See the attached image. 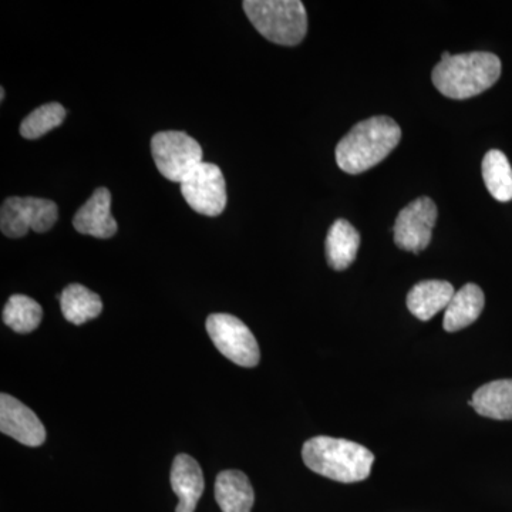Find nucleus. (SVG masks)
Wrapping results in <instances>:
<instances>
[{"label":"nucleus","mask_w":512,"mask_h":512,"mask_svg":"<svg viewBox=\"0 0 512 512\" xmlns=\"http://www.w3.org/2000/svg\"><path fill=\"white\" fill-rule=\"evenodd\" d=\"M501 76V60L493 53L473 52L440 60L431 80L443 96L466 100L493 87Z\"/></svg>","instance_id":"7ed1b4c3"},{"label":"nucleus","mask_w":512,"mask_h":512,"mask_svg":"<svg viewBox=\"0 0 512 512\" xmlns=\"http://www.w3.org/2000/svg\"><path fill=\"white\" fill-rule=\"evenodd\" d=\"M60 308L64 319L80 326L89 320L99 318L103 302L97 293L80 284L66 286L60 293Z\"/></svg>","instance_id":"a211bd4d"},{"label":"nucleus","mask_w":512,"mask_h":512,"mask_svg":"<svg viewBox=\"0 0 512 512\" xmlns=\"http://www.w3.org/2000/svg\"><path fill=\"white\" fill-rule=\"evenodd\" d=\"M59 218L56 202L35 197H10L0 211V228L9 238H22L32 229L37 234L55 227Z\"/></svg>","instance_id":"0eeeda50"},{"label":"nucleus","mask_w":512,"mask_h":512,"mask_svg":"<svg viewBox=\"0 0 512 512\" xmlns=\"http://www.w3.org/2000/svg\"><path fill=\"white\" fill-rule=\"evenodd\" d=\"M0 93H2V94H0V96H2V97H0V100H2V101L5 100V89H3V87H2V89H0Z\"/></svg>","instance_id":"4be33fe9"},{"label":"nucleus","mask_w":512,"mask_h":512,"mask_svg":"<svg viewBox=\"0 0 512 512\" xmlns=\"http://www.w3.org/2000/svg\"><path fill=\"white\" fill-rule=\"evenodd\" d=\"M437 222V205L429 197L417 198L397 215L394 242L403 251L419 254L429 247Z\"/></svg>","instance_id":"1a4fd4ad"},{"label":"nucleus","mask_w":512,"mask_h":512,"mask_svg":"<svg viewBox=\"0 0 512 512\" xmlns=\"http://www.w3.org/2000/svg\"><path fill=\"white\" fill-rule=\"evenodd\" d=\"M180 185L184 200L198 214L217 217L227 207V184L218 165L201 163Z\"/></svg>","instance_id":"6e6552de"},{"label":"nucleus","mask_w":512,"mask_h":512,"mask_svg":"<svg viewBox=\"0 0 512 512\" xmlns=\"http://www.w3.org/2000/svg\"><path fill=\"white\" fill-rule=\"evenodd\" d=\"M207 332L215 348L235 365L258 366L261 359L254 333L242 322L228 313H212L207 319Z\"/></svg>","instance_id":"423d86ee"},{"label":"nucleus","mask_w":512,"mask_h":512,"mask_svg":"<svg viewBox=\"0 0 512 512\" xmlns=\"http://www.w3.org/2000/svg\"><path fill=\"white\" fill-rule=\"evenodd\" d=\"M170 481L180 500L175 512H194L205 488L204 474L197 460L188 454H178L171 467Z\"/></svg>","instance_id":"f8f14e48"},{"label":"nucleus","mask_w":512,"mask_h":512,"mask_svg":"<svg viewBox=\"0 0 512 512\" xmlns=\"http://www.w3.org/2000/svg\"><path fill=\"white\" fill-rule=\"evenodd\" d=\"M244 10L255 29L269 42L296 46L308 32V15L299 0H247Z\"/></svg>","instance_id":"20e7f679"},{"label":"nucleus","mask_w":512,"mask_h":512,"mask_svg":"<svg viewBox=\"0 0 512 512\" xmlns=\"http://www.w3.org/2000/svg\"><path fill=\"white\" fill-rule=\"evenodd\" d=\"M402 138V128L386 116L360 121L340 140L336 147V163L345 173H365L397 147Z\"/></svg>","instance_id":"f257e3e1"},{"label":"nucleus","mask_w":512,"mask_h":512,"mask_svg":"<svg viewBox=\"0 0 512 512\" xmlns=\"http://www.w3.org/2000/svg\"><path fill=\"white\" fill-rule=\"evenodd\" d=\"M360 248V234L346 220L333 222L326 237V259L330 268L335 271H345L355 262Z\"/></svg>","instance_id":"dca6fc26"},{"label":"nucleus","mask_w":512,"mask_h":512,"mask_svg":"<svg viewBox=\"0 0 512 512\" xmlns=\"http://www.w3.org/2000/svg\"><path fill=\"white\" fill-rule=\"evenodd\" d=\"M483 178L485 187L495 200H512V168L503 151L491 150L483 160Z\"/></svg>","instance_id":"6ab92c4d"},{"label":"nucleus","mask_w":512,"mask_h":512,"mask_svg":"<svg viewBox=\"0 0 512 512\" xmlns=\"http://www.w3.org/2000/svg\"><path fill=\"white\" fill-rule=\"evenodd\" d=\"M66 109L59 103H49L32 111L20 124V134L28 140H37L49 131L62 126Z\"/></svg>","instance_id":"412c9836"},{"label":"nucleus","mask_w":512,"mask_h":512,"mask_svg":"<svg viewBox=\"0 0 512 512\" xmlns=\"http://www.w3.org/2000/svg\"><path fill=\"white\" fill-rule=\"evenodd\" d=\"M303 463L313 473L338 483H359L372 473L375 456L365 446L345 439L318 436L302 448Z\"/></svg>","instance_id":"f03ea898"},{"label":"nucleus","mask_w":512,"mask_h":512,"mask_svg":"<svg viewBox=\"0 0 512 512\" xmlns=\"http://www.w3.org/2000/svg\"><path fill=\"white\" fill-rule=\"evenodd\" d=\"M474 409L487 419L512 420V379L494 380L471 397Z\"/></svg>","instance_id":"f3484780"},{"label":"nucleus","mask_w":512,"mask_h":512,"mask_svg":"<svg viewBox=\"0 0 512 512\" xmlns=\"http://www.w3.org/2000/svg\"><path fill=\"white\" fill-rule=\"evenodd\" d=\"M43 318V309L26 295H12L3 308V322L10 329L20 335L33 332L40 325Z\"/></svg>","instance_id":"aec40b11"},{"label":"nucleus","mask_w":512,"mask_h":512,"mask_svg":"<svg viewBox=\"0 0 512 512\" xmlns=\"http://www.w3.org/2000/svg\"><path fill=\"white\" fill-rule=\"evenodd\" d=\"M0 431L29 447L42 446L46 440L45 426L35 412L6 393L0 396Z\"/></svg>","instance_id":"9d476101"},{"label":"nucleus","mask_w":512,"mask_h":512,"mask_svg":"<svg viewBox=\"0 0 512 512\" xmlns=\"http://www.w3.org/2000/svg\"><path fill=\"white\" fill-rule=\"evenodd\" d=\"M485 305L483 289L476 284L464 285L454 293L444 313L443 326L447 332L466 329L480 318Z\"/></svg>","instance_id":"2eb2a0df"},{"label":"nucleus","mask_w":512,"mask_h":512,"mask_svg":"<svg viewBox=\"0 0 512 512\" xmlns=\"http://www.w3.org/2000/svg\"><path fill=\"white\" fill-rule=\"evenodd\" d=\"M454 286L446 281H423L413 286L407 295V308L417 319L430 320L447 309L453 299Z\"/></svg>","instance_id":"4468645a"},{"label":"nucleus","mask_w":512,"mask_h":512,"mask_svg":"<svg viewBox=\"0 0 512 512\" xmlns=\"http://www.w3.org/2000/svg\"><path fill=\"white\" fill-rule=\"evenodd\" d=\"M73 227L80 234L94 238L107 239L116 235L117 221L111 214V194L107 188L100 187L93 192L74 215Z\"/></svg>","instance_id":"9b49d317"},{"label":"nucleus","mask_w":512,"mask_h":512,"mask_svg":"<svg viewBox=\"0 0 512 512\" xmlns=\"http://www.w3.org/2000/svg\"><path fill=\"white\" fill-rule=\"evenodd\" d=\"M214 493L222 512H251L254 507V488L242 471L225 470L218 474Z\"/></svg>","instance_id":"ddd939ff"},{"label":"nucleus","mask_w":512,"mask_h":512,"mask_svg":"<svg viewBox=\"0 0 512 512\" xmlns=\"http://www.w3.org/2000/svg\"><path fill=\"white\" fill-rule=\"evenodd\" d=\"M151 153L161 175L178 184L204 163L200 143L183 131L157 133L151 140Z\"/></svg>","instance_id":"39448f33"}]
</instances>
